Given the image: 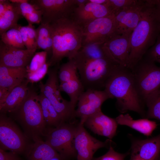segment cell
Wrapping results in <instances>:
<instances>
[{
    "mask_svg": "<svg viewBox=\"0 0 160 160\" xmlns=\"http://www.w3.org/2000/svg\"><path fill=\"white\" fill-rule=\"evenodd\" d=\"M104 89L110 98L116 99V106L121 113L132 111L145 116L144 103L137 90L132 72L129 68L117 65L106 81Z\"/></svg>",
    "mask_w": 160,
    "mask_h": 160,
    "instance_id": "cell-1",
    "label": "cell"
},
{
    "mask_svg": "<svg viewBox=\"0 0 160 160\" xmlns=\"http://www.w3.org/2000/svg\"><path fill=\"white\" fill-rule=\"evenodd\" d=\"M160 34V23L155 0H147L140 21L130 37V52L127 67L132 70L148 50L155 43Z\"/></svg>",
    "mask_w": 160,
    "mask_h": 160,
    "instance_id": "cell-2",
    "label": "cell"
},
{
    "mask_svg": "<svg viewBox=\"0 0 160 160\" xmlns=\"http://www.w3.org/2000/svg\"><path fill=\"white\" fill-rule=\"evenodd\" d=\"M53 41L52 53L47 62L49 66L64 57L73 59L82 47L83 28L71 17L49 24Z\"/></svg>",
    "mask_w": 160,
    "mask_h": 160,
    "instance_id": "cell-3",
    "label": "cell"
},
{
    "mask_svg": "<svg viewBox=\"0 0 160 160\" xmlns=\"http://www.w3.org/2000/svg\"><path fill=\"white\" fill-rule=\"evenodd\" d=\"M38 95L29 88L28 94L22 103L14 112L16 118L22 126L24 134L34 142L42 140L46 128Z\"/></svg>",
    "mask_w": 160,
    "mask_h": 160,
    "instance_id": "cell-4",
    "label": "cell"
},
{
    "mask_svg": "<svg viewBox=\"0 0 160 160\" xmlns=\"http://www.w3.org/2000/svg\"><path fill=\"white\" fill-rule=\"evenodd\" d=\"M74 61L79 78L86 90H101L104 88L106 81L116 66L119 65L112 57L107 48L105 55L101 58Z\"/></svg>",
    "mask_w": 160,
    "mask_h": 160,
    "instance_id": "cell-5",
    "label": "cell"
},
{
    "mask_svg": "<svg viewBox=\"0 0 160 160\" xmlns=\"http://www.w3.org/2000/svg\"><path fill=\"white\" fill-rule=\"evenodd\" d=\"M131 71L138 94L145 104L160 89V66L144 56Z\"/></svg>",
    "mask_w": 160,
    "mask_h": 160,
    "instance_id": "cell-6",
    "label": "cell"
},
{
    "mask_svg": "<svg viewBox=\"0 0 160 160\" xmlns=\"http://www.w3.org/2000/svg\"><path fill=\"white\" fill-rule=\"evenodd\" d=\"M76 126L63 123L56 127L46 128L44 136L45 142L60 155L63 160H68L76 156L74 139Z\"/></svg>",
    "mask_w": 160,
    "mask_h": 160,
    "instance_id": "cell-7",
    "label": "cell"
},
{
    "mask_svg": "<svg viewBox=\"0 0 160 160\" xmlns=\"http://www.w3.org/2000/svg\"><path fill=\"white\" fill-rule=\"evenodd\" d=\"M58 72L57 68L49 70L46 82L44 84L40 82L39 86L41 92L49 100L65 122L75 117V110L71 102L64 99L61 95Z\"/></svg>",
    "mask_w": 160,
    "mask_h": 160,
    "instance_id": "cell-8",
    "label": "cell"
},
{
    "mask_svg": "<svg viewBox=\"0 0 160 160\" xmlns=\"http://www.w3.org/2000/svg\"><path fill=\"white\" fill-rule=\"evenodd\" d=\"M15 123L4 113L0 116V148L26 154L31 144Z\"/></svg>",
    "mask_w": 160,
    "mask_h": 160,
    "instance_id": "cell-9",
    "label": "cell"
},
{
    "mask_svg": "<svg viewBox=\"0 0 160 160\" xmlns=\"http://www.w3.org/2000/svg\"><path fill=\"white\" fill-rule=\"evenodd\" d=\"M82 47L103 44L116 34L115 14L99 18L83 27Z\"/></svg>",
    "mask_w": 160,
    "mask_h": 160,
    "instance_id": "cell-10",
    "label": "cell"
},
{
    "mask_svg": "<svg viewBox=\"0 0 160 160\" xmlns=\"http://www.w3.org/2000/svg\"><path fill=\"white\" fill-rule=\"evenodd\" d=\"M42 13L41 23L50 24L71 17L77 7L75 0H29Z\"/></svg>",
    "mask_w": 160,
    "mask_h": 160,
    "instance_id": "cell-11",
    "label": "cell"
},
{
    "mask_svg": "<svg viewBox=\"0 0 160 160\" xmlns=\"http://www.w3.org/2000/svg\"><path fill=\"white\" fill-rule=\"evenodd\" d=\"M80 123L76 126L74 145L77 160H92L95 153L102 148H109L113 142L108 139L100 141L91 135Z\"/></svg>",
    "mask_w": 160,
    "mask_h": 160,
    "instance_id": "cell-12",
    "label": "cell"
},
{
    "mask_svg": "<svg viewBox=\"0 0 160 160\" xmlns=\"http://www.w3.org/2000/svg\"><path fill=\"white\" fill-rule=\"evenodd\" d=\"M109 98L104 90H86L79 98L78 108L75 110V117L79 118L80 123L84 125L89 117L101 110L103 103Z\"/></svg>",
    "mask_w": 160,
    "mask_h": 160,
    "instance_id": "cell-13",
    "label": "cell"
},
{
    "mask_svg": "<svg viewBox=\"0 0 160 160\" xmlns=\"http://www.w3.org/2000/svg\"><path fill=\"white\" fill-rule=\"evenodd\" d=\"M35 51L17 48L0 41V66L26 67L35 53Z\"/></svg>",
    "mask_w": 160,
    "mask_h": 160,
    "instance_id": "cell-14",
    "label": "cell"
},
{
    "mask_svg": "<svg viewBox=\"0 0 160 160\" xmlns=\"http://www.w3.org/2000/svg\"><path fill=\"white\" fill-rule=\"evenodd\" d=\"M113 13L107 4L100 5L88 2L81 7H76L71 17L82 28L97 19L105 17Z\"/></svg>",
    "mask_w": 160,
    "mask_h": 160,
    "instance_id": "cell-15",
    "label": "cell"
},
{
    "mask_svg": "<svg viewBox=\"0 0 160 160\" xmlns=\"http://www.w3.org/2000/svg\"><path fill=\"white\" fill-rule=\"evenodd\" d=\"M131 34L124 33L115 35L104 43L116 62L120 65L127 67L130 52Z\"/></svg>",
    "mask_w": 160,
    "mask_h": 160,
    "instance_id": "cell-16",
    "label": "cell"
},
{
    "mask_svg": "<svg viewBox=\"0 0 160 160\" xmlns=\"http://www.w3.org/2000/svg\"><path fill=\"white\" fill-rule=\"evenodd\" d=\"M117 124L115 119L105 115L101 110L89 117L84 125L95 134L111 140L116 134Z\"/></svg>",
    "mask_w": 160,
    "mask_h": 160,
    "instance_id": "cell-17",
    "label": "cell"
},
{
    "mask_svg": "<svg viewBox=\"0 0 160 160\" xmlns=\"http://www.w3.org/2000/svg\"><path fill=\"white\" fill-rule=\"evenodd\" d=\"M131 155L142 160H158L160 154V134L145 140H132Z\"/></svg>",
    "mask_w": 160,
    "mask_h": 160,
    "instance_id": "cell-18",
    "label": "cell"
},
{
    "mask_svg": "<svg viewBox=\"0 0 160 160\" xmlns=\"http://www.w3.org/2000/svg\"><path fill=\"white\" fill-rule=\"evenodd\" d=\"M147 0H136L116 28V34H131L140 21Z\"/></svg>",
    "mask_w": 160,
    "mask_h": 160,
    "instance_id": "cell-19",
    "label": "cell"
},
{
    "mask_svg": "<svg viewBox=\"0 0 160 160\" xmlns=\"http://www.w3.org/2000/svg\"><path fill=\"white\" fill-rule=\"evenodd\" d=\"M26 67L12 68L0 66V87L12 91L26 79Z\"/></svg>",
    "mask_w": 160,
    "mask_h": 160,
    "instance_id": "cell-20",
    "label": "cell"
},
{
    "mask_svg": "<svg viewBox=\"0 0 160 160\" xmlns=\"http://www.w3.org/2000/svg\"><path fill=\"white\" fill-rule=\"evenodd\" d=\"M26 79L21 84L15 87L10 92L4 103L0 106L1 113H13L21 105L28 93V83Z\"/></svg>",
    "mask_w": 160,
    "mask_h": 160,
    "instance_id": "cell-21",
    "label": "cell"
},
{
    "mask_svg": "<svg viewBox=\"0 0 160 160\" xmlns=\"http://www.w3.org/2000/svg\"><path fill=\"white\" fill-rule=\"evenodd\" d=\"M115 119L118 124L128 126L147 136L151 135L157 126L153 121L145 119L134 120L128 113L121 114Z\"/></svg>",
    "mask_w": 160,
    "mask_h": 160,
    "instance_id": "cell-22",
    "label": "cell"
},
{
    "mask_svg": "<svg viewBox=\"0 0 160 160\" xmlns=\"http://www.w3.org/2000/svg\"><path fill=\"white\" fill-rule=\"evenodd\" d=\"M26 155L27 160H51L55 158L63 160L53 148L42 140L31 144Z\"/></svg>",
    "mask_w": 160,
    "mask_h": 160,
    "instance_id": "cell-23",
    "label": "cell"
},
{
    "mask_svg": "<svg viewBox=\"0 0 160 160\" xmlns=\"http://www.w3.org/2000/svg\"><path fill=\"white\" fill-rule=\"evenodd\" d=\"M43 117L46 125L49 127H56L64 123L47 98L41 93L38 95Z\"/></svg>",
    "mask_w": 160,
    "mask_h": 160,
    "instance_id": "cell-24",
    "label": "cell"
},
{
    "mask_svg": "<svg viewBox=\"0 0 160 160\" xmlns=\"http://www.w3.org/2000/svg\"><path fill=\"white\" fill-rule=\"evenodd\" d=\"M104 44H93L82 47L73 59L75 61H84L101 58L107 51Z\"/></svg>",
    "mask_w": 160,
    "mask_h": 160,
    "instance_id": "cell-25",
    "label": "cell"
},
{
    "mask_svg": "<svg viewBox=\"0 0 160 160\" xmlns=\"http://www.w3.org/2000/svg\"><path fill=\"white\" fill-rule=\"evenodd\" d=\"M61 91L65 92L68 95L73 107L75 109L79 98L84 91V89L77 75L70 80L60 84Z\"/></svg>",
    "mask_w": 160,
    "mask_h": 160,
    "instance_id": "cell-26",
    "label": "cell"
},
{
    "mask_svg": "<svg viewBox=\"0 0 160 160\" xmlns=\"http://www.w3.org/2000/svg\"><path fill=\"white\" fill-rule=\"evenodd\" d=\"M36 32L38 48L52 54L53 41L50 25L40 23Z\"/></svg>",
    "mask_w": 160,
    "mask_h": 160,
    "instance_id": "cell-27",
    "label": "cell"
},
{
    "mask_svg": "<svg viewBox=\"0 0 160 160\" xmlns=\"http://www.w3.org/2000/svg\"><path fill=\"white\" fill-rule=\"evenodd\" d=\"M9 7L0 16V34L17 26L18 21L22 16L11 3Z\"/></svg>",
    "mask_w": 160,
    "mask_h": 160,
    "instance_id": "cell-28",
    "label": "cell"
},
{
    "mask_svg": "<svg viewBox=\"0 0 160 160\" xmlns=\"http://www.w3.org/2000/svg\"><path fill=\"white\" fill-rule=\"evenodd\" d=\"M18 25L3 33L1 40L6 45L18 49H26L23 43Z\"/></svg>",
    "mask_w": 160,
    "mask_h": 160,
    "instance_id": "cell-29",
    "label": "cell"
},
{
    "mask_svg": "<svg viewBox=\"0 0 160 160\" xmlns=\"http://www.w3.org/2000/svg\"><path fill=\"white\" fill-rule=\"evenodd\" d=\"M18 28L23 43L26 49L36 51L38 48L36 29H34L33 26L29 24L26 26H21L19 25Z\"/></svg>",
    "mask_w": 160,
    "mask_h": 160,
    "instance_id": "cell-30",
    "label": "cell"
},
{
    "mask_svg": "<svg viewBox=\"0 0 160 160\" xmlns=\"http://www.w3.org/2000/svg\"><path fill=\"white\" fill-rule=\"evenodd\" d=\"M145 104L148 108L146 117L160 120V89L150 97Z\"/></svg>",
    "mask_w": 160,
    "mask_h": 160,
    "instance_id": "cell-31",
    "label": "cell"
},
{
    "mask_svg": "<svg viewBox=\"0 0 160 160\" xmlns=\"http://www.w3.org/2000/svg\"><path fill=\"white\" fill-rule=\"evenodd\" d=\"M77 68L74 60H68L60 68L58 76L60 83L67 81L76 76Z\"/></svg>",
    "mask_w": 160,
    "mask_h": 160,
    "instance_id": "cell-32",
    "label": "cell"
},
{
    "mask_svg": "<svg viewBox=\"0 0 160 160\" xmlns=\"http://www.w3.org/2000/svg\"><path fill=\"white\" fill-rule=\"evenodd\" d=\"M47 53L44 51L35 53L26 67L27 73L36 71L47 63Z\"/></svg>",
    "mask_w": 160,
    "mask_h": 160,
    "instance_id": "cell-33",
    "label": "cell"
},
{
    "mask_svg": "<svg viewBox=\"0 0 160 160\" xmlns=\"http://www.w3.org/2000/svg\"><path fill=\"white\" fill-rule=\"evenodd\" d=\"M49 66L48 63L47 62L36 71L33 72L27 73L26 79L29 83H31L39 81L48 73V68Z\"/></svg>",
    "mask_w": 160,
    "mask_h": 160,
    "instance_id": "cell-34",
    "label": "cell"
},
{
    "mask_svg": "<svg viewBox=\"0 0 160 160\" xmlns=\"http://www.w3.org/2000/svg\"><path fill=\"white\" fill-rule=\"evenodd\" d=\"M136 0H108L107 5L114 14L123 9L133 4Z\"/></svg>",
    "mask_w": 160,
    "mask_h": 160,
    "instance_id": "cell-35",
    "label": "cell"
},
{
    "mask_svg": "<svg viewBox=\"0 0 160 160\" xmlns=\"http://www.w3.org/2000/svg\"><path fill=\"white\" fill-rule=\"evenodd\" d=\"M155 62L160 64V34L155 44L147 51L144 56Z\"/></svg>",
    "mask_w": 160,
    "mask_h": 160,
    "instance_id": "cell-36",
    "label": "cell"
},
{
    "mask_svg": "<svg viewBox=\"0 0 160 160\" xmlns=\"http://www.w3.org/2000/svg\"><path fill=\"white\" fill-rule=\"evenodd\" d=\"M127 154V153H121L116 151L111 146L106 153L99 157L93 158L92 160H124Z\"/></svg>",
    "mask_w": 160,
    "mask_h": 160,
    "instance_id": "cell-37",
    "label": "cell"
},
{
    "mask_svg": "<svg viewBox=\"0 0 160 160\" xmlns=\"http://www.w3.org/2000/svg\"><path fill=\"white\" fill-rule=\"evenodd\" d=\"M12 3V2H11ZM20 14L23 17L38 9L28 1L20 3H12Z\"/></svg>",
    "mask_w": 160,
    "mask_h": 160,
    "instance_id": "cell-38",
    "label": "cell"
},
{
    "mask_svg": "<svg viewBox=\"0 0 160 160\" xmlns=\"http://www.w3.org/2000/svg\"><path fill=\"white\" fill-rule=\"evenodd\" d=\"M24 17L26 19L28 24L33 25L34 24L41 23L42 17L41 12L37 10L32 13L26 15Z\"/></svg>",
    "mask_w": 160,
    "mask_h": 160,
    "instance_id": "cell-39",
    "label": "cell"
},
{
    "mask_svg": "<svg viewBox=\"0 0 160 160\" xmlns=\"http://www.w3.org/2000/svg\"><path fill=\"white\" fill-rule=\"evenodd\" d=\"M0 160H21L18 154L10 151L7 152L0 148Z\"/></svg>",
    "mask_w": 160,
    "mask_h": 160,
    "instance_id": "cell-40",
    "label": "cell"
},
{
    "mask_svg": "<svg viewBox=\"0 0 160 160\" xmlns=\"http://www.w3.org/2000/svg\"><path fill=\"white\" fill-rule=\"evenodd\" d=\"M11 91L4 87H0V106L5 102Z\"/></svg>",
    "mask_w": 160,
    "mask_h": 160,
    "instance_id": "cell-41",
    "label": "cell"
},
{
    "mask_svg": "<svg viewBox=\"0 0 160 160\" xmlns=\"http://www.w3.org/2000/svg\"><path fill=\"white\" fill-rule=\"evenodd\" d=\"M11 2L9 0H0V16L11 5Z\"/></svg>",
    "mask_w": 160,
    "mask_h": 160,
    "instance_id": "cell-42",
    "label": "cell"
},
{
    "mask_svg": "<svg viewBox=\"0 0 160 160\" xmlns=\"http://www.w3.org/2000/svg\"><path fill=\"white\" fill-rule=\"evenodd\" d=\"M155 4L157 16L160 23V0H155Z\"/></svg>",
    "mask_w": 160,
    "mask_h": 160,
    "instance_id": "cell-43",
    "label": "cell"
},
{
    "mask_svg": "<svg viewBox=\"0 0 160 160\" xmlns=\"http://www.w3.org/2000/svg\"><path fill=\"white\" fill-rule=\"evenodd\" d=\"M88 1L90 2L98 4L106 5L108 0H88Z\"/></svg>",
    "mask_w": 160,
    "mask_h": 160,
    "instance_id": "cell-44",
    "label": "cell"
},
{
    "mask_svg": "<svg viewBox=\"0 0 160 160\" xmlns=\"http://www.w3.org/2000/svg\"><path fill=\"white\" fill-rule=\"evenodd\" d=\"M77 7L83 6L88 2V0H75Z\"/></svg>",
    "mask_w": 160,
    "mask_h": 160,
    "instance_id": "cell-45",
    "label": "cell"
},
{
    "mask_svg": "<svg viewBox=\"0 0 160 160\" xmlns=\"http://www.w3.org/2000/svg\"><path fill=\"white\" fill-rule=\"evenodd\" d=\"M27 0H11L9 1L12 3H20L28 1Z\"/></svg>",
    "mask_w": 160,
    "mask_h": 160,
    "instance_id": "cell-46",
    "label": "cell"
},
{
    "mask_svg": "<svg viewBox=\"0 0 160 160\" xmlns=\"http://www.w3.org/2000/svg\"><path fill=\"white\" fill-rule=\"evenodd\" d=\"M130 160H142L138 157L132 155H131V157Z\"/></svg>",
    "mask_w": 160,
    "mask_h": 160,
    "instance_id": "cell-47",
    "label": "cell"
},
{
    "mask_svg": "<svg viewBox=\"0 0 160 160\" xmlns=\"http://www.w3.org/2000/svg\"><path fill=\"white\" fill-rule=\"evenodd\" d=\"M158 160H160V156L159 157V159H158Z\"/></svg>",
    "mask_w": 160,
    "mask_h": 160,
    "instance_id": "cell-48",
    "label": "cell"
}]
</instances>
